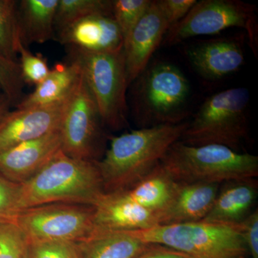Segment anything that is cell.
<instances>
[{"label": "cell", "instance_id": "obj_33", "mask_svg": "<svg viewBox=\"0 0 258 258\" xmlns=\"http://www.w3.org/2000/svg\"><path fill=\"white\" fill-rule=\"evenodd\" d=\"M135 258H191L187 254L182 253L179 251L159 245V244H152V245L139 254Z\"/></svg>", "mask_w": 258, "mask_h": 258}, {"label": "cell", "instance_id": "obj_19", "mask_svg": "<svg viewBox=\"0 0 258 258\" xmlns=\"http://www.w3.org/2000/svg\"><path fill=\"white\" fill-rule=\"evenodd\" d=\"M58 0L18 1L20 38L25 47L45 43L55 37V15Z\"/></svg>", "mask_w": 258, "mask_h": 258}, {"label": "cell", "instance_id": "obj_34", "mask_svg": "<svg viewBox=\"0 0 258 258\" xmlns=\"http://www.w3.org/2000/svg\"><path fill=\"white\" fill-rule=\"evenodd\" d=\"M12 106L11 103L4 93L0 95V120L3 116L10 111V107Z\"/></svg>", "mask_w": 258, "mask_h": 258}, {"label": "cell", "instance_id": "obj_36", "mask_svg": "<svg viewBox=\"0 0 258 258\" xmlns=\"http://www.w3.org/2000/svg\"><path fill=\"white\" fill-rule=\"evenodd\" d=\"M232 258H245V257H232Z\"/></svg>", "mask_w": 258, "mask_h": 258}, {"label": "cell", "instance_id": "obj_10", "mask_svg": "<svg viewBox=\"0 0 258 258\" xmlns=\"http://www.w3.org/2000/svg\"><path fill=\"white\" fill-rule=\"evenodd\" d=\"M189 96L187 79L176 66L159 63L148 70L139 87V100L156 125L181 123Z\"/></svg>", "mask_w": 258, "mask_h": 258}, {"label": "cell", "instance_id": "obj_24", "mask_svg": "<svg viewBox=\"0 0 258 258\" xmlns=\"http://www.w3.org/2000/svg\"><path fill=\"white\" fill-rule=\"evenodd\" d=\"M18 6L16 0H0V53L14 61H18L17 55L22 42Z\"/></svg>", "mask_w": 258, "mask_h": 258}, {"label": "cell", "instance_id": "obj_5", "mask_svg": "<svg viewBox=\"0 0 258 258\" xmlns=\"http://www.w3.org/2000/svg\"><path fill=\"white\" fill-rule=\"evenodd\" d=\"M129 232L145 243L165 246L191 258L245 257L248 253L240 223L199 221L157 225Z\"/></svg>", "mask_w": 258, "mask_h": 258}, {"label": "cell", "instance_id": "obj_14", "mask_svg": "<svg viewBox=\"0 0 258 258\" xmlns=\"http://www.w3.org/2000/svg\"><path fill=\"white\" fill-rule=\"evenodd\" d=\"M60 129L28 141L0 154V174L23 184L31 179L61 150Z\"/></svg>", "mask_w": 258, "mask_h": 258}, {"label": "cell", "instance_id": "obj_11", "mask_svg": "<svg viewBox=\"0 0 258 258\" xmlns=\"http://www.w3.org/2000/svg\"><path fill=\"white\" fill-rule=\"evenodd\" d=\"M69 96L52 104L8 112L0 120V154L59 130Z\"/></svg>", "mask_w": 258, "mask_h": 258}, {"label": "cell", "instance_id": "obj_18", "mask_svg": "<svg viewBox=\"0 0 258 258\" xmlns=\"http://www.w3.org/2000/svg\"><path fill=\"white\" fill-rule=\"evenodd\" d=\"M258 195L255 178L225 181L215 199L212 208L201 221L237 225L252 213Z\"/></svg>", "mask_w": 258, "mask_h": 258}, {"label": "cell", "instance_id": "obj_3", "mask_svg": "<svg viewBox=\"0 0 258 258\" xmlns=\"http://www.w3.org/2000/svg\"><path fill=\"white\" fill-rule=\"evenodd\" d=\"M161 164L180 183L222 184L258 175L257 156L216 144L193 147L178 141Z\"/></svg>", "mask_w": 258, "mask_h": 258}, {"label": "cell", "instance_id": "obj_9", "mask_svg": "<svg viewBox=\"0 0 258 258\" xmlns=\"http://www.w3.org/2000/svg\"><path fill=\"white\" fill-rule=\"evenodd\" d=\"M95 207L75 203H50L25 209L14 222L29 240L80 242L92 235Z\"/></svg>", "mask_w": 258, "mask_h": 258}, {"label": "cell", "instance_id": "obj_15", "mask_svg": "<svg viewBox=\"0 0 258 258\" xmlns=\"http://www.w3.org/2000/svg\"><path fill=\"white\" fill-rule=\"evenodd\" d=\"M187 57L200 76L213 81L233 74L244 62L242 42L235 37L199 42L188 48Z\"/></svg>", "mask_w": 258, "mask_h": 258}, {"label": "cell", "instance_id": "obj_26", "mask_svg": "<svg viewBox=\"0 0 258 258\" xmlns=\"http://www.w3.org/2000/svg\"><path fill=\"white\" fill-rule=\"evenodd\" d=\"M25 258H81L78 242L27 240Z\"/></svg>", "mask_w": 258, "mask_h": 258}, {"label": "cell", "instance_id": "obj_1", "mask_svg": "<svg viewBox=\"0 0 258 258\" xmlns=\"http://www.w3.org/2000/svg\"><path fill=\"white\" fill-rule=\"evenodd\" d=\"M188 122L152 125L112 137L98 161L105 193L124 191L147 176L179 141Z\"/></svg>", "mask_w": 258, "mask_h": 258}, {"label": "cell", "instance_id": "obj_35", "mask_svg": "<svg viewBox=\"0 0 258 258\" xmlns=\"http://www.w3.org/2000/svg\"><path fill=\"white\" fill-rule=\"evenodd\" d=\"M2 93H3V91H2L1 87H0V95H1Z\"/></svg>", "mask_w": 258, "mask_h": 258}, {"label": "cell", "instance_id": "obj_7", "mask_svg": "<svg viewBox=\"0 0 258 258\" xmlns=\"http://www.w3.org/2000/svg\"><path fill=\"white\" fill-rule=\"evenodd\" d=\"M104 127L94 97L81 74L61 120V149L74 159L100 161L106 147Z\"/></svg>", "mask_w": 258, "mask_h": 258}, {"label": "cell", "instance_id": "obj_30", "mask_svg": "<svg viewBox=\"0 0 258 258\" xmlns=\"http://www.w3.org/2000/svg\"><path fill=\"white\" fill-rule=\"evenodd\" d=\"M20 184L0 174V222H14L19 212Z\"/></svg>", "mask_w": 258, "mask_h": 258}, {"label": "cell", "instance_id": "obj_25", "mask_svg": "<svg viewBox=\"0 0 258 258\" xmlns=\"http://www.w3.org/2000/svg\"><path fill=\"white\" fill-rule=\"evenodd\" d=\"M151 0H113L112 13L123 37V45L147 11Z\"/></svg>", "mask_w": 258, "mask_h": 258}, {"label": "cell", "instance_id": "obj_32", "mask_svg": "<svg viewBox=\"0 0 258 258\" xmlns=\"http://www.w3.org/2000/svg\"><path fill=\"white\" fill-rule=\"evenodd\" d=\"M241 232L248 253L252 258H258V211L254 210L240 223Z\"/></svg>", "mask_w": 258, "mask_h": 258}, {"label": "cell", "instance_id": "obj_2", "mask_svg": "<svg viewBox=\"0 0 258 258\" xmlns=\"http://www.w3.org/2000/svg\"><path fill=\"white\" fill-rule=\"evenodd\" d=\"M104 195L98 161L74 159L61 149L35 176L20 184L18 210L57 203L95 207Z\"/></svg>", "mask_w": 258, "mask_h": 258}, {"label": "cell", "instance_id": "obj_28", "mask_svg": "<svg viewBox=\"0 0 258 258\" xmlns=\"http://www.w3.org/2000/svg\"><path fill=\"white\" fill-rule=\"evenodd\" d=\"M18 54L20 55L19 63L24 83L37 86L50 73L47 59L40 54L32 53L23 45V42L19 46Z\"/></svg>", "mask_w": 258, "mask_h": 258}, {"label": "cell", "instance_id": "obj_17", "mask_svg": "<svg viewBox=\"0 0 258 258\" xmlns=\"http://www.w3.org/2000/svg\"><path fill=\"white\" fill-rule=\"evenodd\" d=\"M220 185L179 182L170 204L157 215L158 225L201 221L211 210Z\"/></svg>", "mask_w": 258, "mask_h": 258}, {"label": "cell", "instance_id": "obj_21", "mask_svg": "<svg viewBox=\"0 0 258 258\" xmlns=\"http://www.w3.org/2000/svg\"><path fill=\"white\" fill-rule=\"evenodd\" d=\"M178 184L160 162L147 176L123 191L135 203L157 216L170 204Z\"/></svg>", "mask_w": 258, "mask_h": 258}, {"label": "cell", "instance_id": "obj_31", "mask_svg": "<svg viewBox=\"0 0 258 258\" xmlns=\"http://www.w3.org/2000/svg\"><path fill=\"white\" fill-rule=\"evenodd\" d=\"M197 2V0H159L169 28L184 18Z\"/></svg>", "mask_w": 258, "mask_h": 258}, {"label": "cell", "instance_id": "obj_4", "mask_svg": "<svg viewBox=\"0 0 258 258\" xmlns=\"http://www.w3.org/2000/svg\"><path fill=\"white\" fill-rule=\"evenodd\" d=\"M249 91L232 88L209 97L183 132L179 142L186 145L216 144L238 152L248 134Z\"/></svg>", "mask_w": 258, "mask_h": 258}, {"label": "cell", "instance_id": "obj_6", "mask_svg": "<svg viewBox=\"0 0 258 258\" xmlns=\"http://www.w3.org/2000/svg\"><path fill=\"white\" fill-rule=\"evenodd\" d=\"M69 60L81 69L94 97L105 127L117 131L127 122V79L124 49L89 52L69 47Z\"/></svg>", "mask_w": 258, "mask_h": 258}, {"label": "cell", "instance_id": "obj_23", "mask_svg": "<svg viewBox=\"0 0 258 258\" xmlns=\"http://www.w3.org/2000/svg\"><path fill=\"white\" fill-rule=\"evenodd\" d=\"M99 14L113 15L111 0H58L55 15V35L81 19Z\"/></svg>", "mask_w": 258, "mask_h": 258}, {"label": "cell", "instance_id": "obj_20", "mask_svg": "<svg viewBox=\"0 0 258 258\" xmlns=\"http://www.w3.org/2000/svg\"><path fill=\"white\" fill-rule=\"evenodd\" d=\"M81 76V69L76 62L69 60L66 63H57L35 91L24 96L15 108L45 106L60 101L69 96Z\"/></svg>", "mask_w": 258, "mask_h": 258}, {"label": "cell", "instance_id": "obj_16", "mask_svg": "<svg viewBox=\"0 0 258 258\" xmlns=\"http://www.w3.org/2000/svg\"><path fill=\"white\" fill-rule=\"evenodd\" d=\"M58 42L89 52H108L123 48V40L112 14L81 19L56 34Z\"/></svg>", "mask_w": 258, "mask_h": 258}, {"label": "cell", "instance_id": "obj_27", "mask_svg": "<svg viewBox=\"0 0 258 258\" xmlns=\"http://www.w3.org/2000/svg\"><path fill=\"white\" fill-rule=\"evenodd\" d=\"M25 85L19 61L10 60L0 53V87L12 106H16L24 98Z\"/></svg>", "mask_w": 258, "mask_h": 258}, {"label": "cell", "instance_id": "obj_13", "mask_svg": "<svg viewBox=\"0 0 258 258\" xmlns=\"http://www.w3.org/2000/svg\"><path fill=\"white\" fill-rule=\"evenodd\" d=\"M157 225V215L135 203L125 191L105 193L95 206L92 235L147 230Z\"/></svg>", "mask_w": 258, "mask_h": 258}, {"label": "cell", "instance_id": "obj_12", "mask_svg": "<svg viewBox=\"0 0 258 258\" xmlns=\"http://www.w3.org/2000/svg\"><path fill=\"white\" fill-rule=\"evenodd\" d=\"M169 28V24L159 0L151 1L147 11L123 45L128 84L146 71Z\"/></svg>", "mask_w": 258, "mask_h": 258}, {"label": "cell", "instance_id": "obj_29", "mask_svg": "<svg viewBox=\"0 0 258 258\" xmlns=\"http://www.w3.org/2000/svg\"><path fill=\"white\" fill-rule=\"evenodd\" d=\"M27 237L15 222H0V258H25Z\"/></svg>", "mask_w": 258, "mask_h": 258}, {"label": "cell", "instance_id": "obj_8", "mask_svg": "<svg viewBox=\"0 0 258 258\" xmlns=\"http://www.w3.org/2000/svg\"><path fill=\"white\" fill-rule=\"evenodd\" d=\"M255 7L237 0H202L166 32L163 42L174 45L190 37L216 35L230 28H243L251 47L257 48Z\"/></svg>", "mask_w": 258, "mask_h": 258}, {"label": "cell", "instance_id": "obj_22", "mask_svg": "<svg viewBox=\"0 0 258 258\" xmlns=\"http://www.w3.org/2000/svg\"><path fill=\"white\" fill-rule=\"evenodd\" d=\"M78 243L81 258H135L152 245L129 232L95 234Z\"/></svg>", "mask_w": 258, "mask_h": 258}]
</instances>
